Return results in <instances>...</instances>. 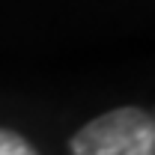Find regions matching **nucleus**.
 <instances>
[{
	"label": "nucleus",
	"mask_w": 155,
	"mask_h": 155,
	"mask_svg": "<svg viewBox=\"0 0 155 155\" xmlns=\"http://www.w3.org/2000/svg\"><path fill=\"white\" fill-rule=\"evenodd\" d=\"M155 119L137 104H119L81 125L69 149L72 155H152Z\"/></svg>",
	"instance_id": "f257e3e1"
},
{
	"label": "nucleus",
	"mask_w": 155,
	"mask_h": 155,
	"mask_svg": "<svg viewBox=\"0 0 155 155\" xmlns=\"http://www.w3.org/2000/svg\"><path fill=\"white\" fill-rule=\"evenodd\" d=\"M0 155H39L27 137L12 128H0Z\"/></svg>",
	"instance_id": "f03ea898"
},
{
	"label": "nucleus",
	"mask_w": 155,
	"mask_h": 155,
	"mask_svg": "<svg viewBox=\"0 0 155 155\" xmlns=\"http://www.w3.org/2000/svg\"><path fill=\"white\" fill-rule=\"evenodd\" d=\"M152 119H155V114H152ZM152 155H155V137H152Z\"/></svg>",
	"instance_id": "7ed1b4c3"
}]
</instances>
